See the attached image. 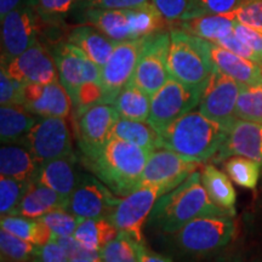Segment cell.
<instances>
[{
  "instance_id": "1",
  "label": "cell",
  "mask_w": 262,
  "mask_h": 262,
  "mask_svg": "<svg viewBox=\"0 0 262 262\" xmlns=\"http://www.w3.org/2000/svg\"><path fill=\"white\" fill-rule=\"evenodd\" d=\"M212 215L233 214L211 201L203 186L202 172L196 170L181 185L160 196L148 220L165 233H176L194 219Z\"/></svg>"
},
{
  "instance_id": "2",
  "label": "cell",
  "mask_w": 262,
  "mask_h": 262,
  "mask_svg": "<svg viewBox=\"0 0 262 262\" xmlns=\"http://www.w3.org/2000/svg\"><path fill=\"white\" fill-rule=\"evenodd\" d=\"M149 150L119 139L108 140L89 156L85 164L118 196H125L139 188Z\"/></svg>"
},
{
  "instance_id": "3",
  "label": "cell",
  "mask_w": 262,
  "mask_h": 262,
  "mask_svg": "<svg viewBox=\"0 0 262 262\" xmlns=\"http://www.w3.org/2000/svg\"><path fill=\"white\" fill-rule=\"evenodd\" d=\"M227 135L228 129L220 123L192 111L166 127L160 135V147L202 164L215 157Z\"/></svg>"
},
{
  "instance_id": "4",
  "label": "cell",
  "mask_w": 262,
  "mask_h": 262,
  "mask_svg": "<svg viewBox=\"0 0 262 262\" xmlns=\"http://www.w3.org/2000/svg\"><path fill=\"white\" fill-rule=\"evenodd\" d=\"M168 68L172 79L204 89L215 71L209 41L182 29H170Z\"/></svg>"
},
{
  "instance_id": "5",
  "label": "cell",
  "mask_w": 262,
  "mask_h": 262,
  "mask_svg": "<svg viewBox=\"0 0 262 262\" xmlns=\"http://www.w3.org/2000/svg\"><path fill=\"white\" fill-rule=\"evenodd\" d=\"M203 90L170 78L165 85L150 96V111L147 122L162 135L169 125L199 106Z\"/></svg>"
},
{
  "instance_id": "6",
  "label": "cell",
  "mask_w": 262,
  "mask_h": 262,
  "mask_svg": "<svg viewBox=\"0 0 262 262\" xmlns=\"http://www.w3.org/2000/svg\"><path fill=\"white\" fill-rule=\"evenodd\" d=\"M234 232L233 215L202 216L176 232V242L189 253L206 254L226 247Z\"/></svg>"
},
{
  "instance_id": "7",
  "label": "cell",
  "mask_w": 262,
  "mask_h": 262,
  "mask_svg": "<svg viewBox=\"0 0 262 262\" xmlns=\"http://www.w3.org/2000/svg\"><path fill=\"white\" fill-rule=\"evenodd\" d=\"M48 24L34 4H19L2 19V63L17 57L38 41Z\"/></svg>"
},
{
  "instance_id": "8",
  "label": "cell",
  "mask_w": 262,
  "mask_h": 262,
  "mask_svg": "<svg viewBox=\"0 0 262 262\" xmlns=\"http://www.w3.org/2000/svg\"><path fill=\"white\" fill-rule=\"evenodd\" d=\"M169 44L170 31L155 33L143 38L142 50L130 83L149 96L155 95L171 78L168 68Z\"/></svg>"
},
{
  "instance_id": "9",
  "label": "cell",
  "mask_w": 262,
  "mask_h": 262,
  "mask_svg": "<svg viewBox=\"0 0 262 262\" xmlns=\"http://www.w3.org/2000/svg\"><path fill=\"white\" fill-rule=\"evenodd\" d=\"M166 191L159 186H145L135 189L118 203L108 220L118 231L126 232L139 243L145 244L142 228L149 219L156 203Z\"/></svg>"
},
{
  "instance_id": "10",
  "label": "cell",
  "mask_w": 262,
  "mask_h": 262,
  "mask_svg": "<svg viewBox=\"0 0 262 262\" xmlns=\"http://www.w3.org/2000/svg\"><path fill=\"white\" fill-rule=\"evenodd\" d=\"M25 141L40 164L73 156L71 131L66 118L39 117Z\"/></svg>"
},
{
  "instance_id": "11",
  "label": "cell",
  "mask_w": 262,
  "mask_h": 262,
  "mask_svg": "<svg viewBox=\"0 0 262 262\" xmlns=\"http://www.w3.org/2000/svg\"><path fill=\"white\" fill-rule=\"evenodd\" d=\"M241 89V84L215 68L203 90L199 111L229 130L237 120L235 107Z\"/></svg>"
},
{
  "instance_id": "12",
  "label": "cell",
  "mask_w": 262,
  "mask_h": 262,
  "mask_svg": "<svg viewBox=\"0 0 262 262\" xmlns=\"http://www.w3.org/2000/svg\"><path fill=\"white\" fill-rule=\"evenodd\" d=\"M199 165L201 163L191 162L172 150L159 147L149 153L139 188L159 186L168 193L181 185L192 172L196 171Z\"/></svg>"
},
{
  "instance_id": "13",
  "label": "cell",
  "mask_w": 262,
  "mask_h": 262,
  "mask_svg": "<svg viewBox=\"0 0 262 262\" xmlns=\"http://www.w3.org/2000/svg\"><path fill=\"white\" fill-rule=\"evenodd\" d=\"M52 56L56 62L58 78L64 89L75 101L80 86L86 81L101 83V68L90 60L79 48L68 40L55 45Z\"/></svg>"
},
{
  "instance_id": "14",
  "label": "cell",
  "mask_w": 262,
  "mask_h": 262,
  "mask_svg": "<svg viewBox=\"0 0 262 262\" xmlns=\"http://www.w3.org/2000/svg\"><path fill=\"white\" fill-rule=\"evenodd\" d=\"M119 201L100 179L79 173L67 210L83 219H108Z\"/></svg>"
},
{
  "instance_id": "15",
  "label": "cell",
  "mask_w": 262,
  "mask_h": 262,
  "mask_svg": "<svg viewBox=\"0 0 262 262\" xmlns=\"http://www.w3.org/2000/svg\"><path fill=\"white\" fill-rule=\"evenodd\" d=\"M143 39L118 42L112 55L101 68V85L104 90V103H112L118 94L133 79L142 50Z\"/></svg>"
},
{
  "instance_id": "16",
  "label": "cell",
  "mask_w": 262,
  "mask_h": 262,
  "mask_svg": "<svg viewBox=\"0 0 262 262\" xmlns=\"http://www.w3.org/2000/svg\"><path fill=\"white\" fill-rule=\"evenodd\" d=\"M2 68L24 84H48L60 80L52 52L39 40L17 57L2 63Z\"/></svg>"
},
{
  "instance_id": "17",
  "label": "cell",
  "mask_w": 262,
  "mask_h": 262,
  "mask_svg": "<svg viewBox=\"0 0 262 262\" xmlns=\"http://www.w3.org/2000/svg\"><path fill=\"white\" fill-rule=\"evenodd\" d=\"M120 116L112 103H98L78 114V141L84 156H89L112 139Z\"/></svg>"
},
{
  "instance_id": "18",
  "label": "cell",
  "mask_w": 262,
  "mask_h": 262,
  "mask_svg": "<svg viewBox=\"0 0 262 262\" xmlns=\"http://www.w3.org/2000/svg\"><path fill=\"white\" fill-rule=\"evenodd\" d=\"M73 101L60 80L48 84H26L24 106L38 117L67 118L72 112Z\"/></svg>"
},
{
  "instance_id": "19",
  "label": "cell",
  "mask_w": 262,
  "mask_h": 262,
  "mask_svg": "<svg viewBox=\"0 0 262 262\" xmlns=\"http://www.w3.org/2000/svg\"><path fill=\"white\" fill-rule=\"evenodd\" d=\"M244 157L262 165V124L237 119L229 127L224 145L215 155V162Z\"/></svg>"
},
{
  "instance_id": "20",
  "label": "cell",
  "mask_w": 262,
  "mask_h": 262,
  "mask_svg": "<svg viewBox=\"0 0 262 262\" xmlns=\"http://www.w3.org/2000/svg\"><path fill=\"white\" fill-rule=\"evenodd\" d=\"M209 52L217 71L241 85L262 84V63L248 60L227 49L209 41Z\"/></svg>"
},
{
  "instance_id": "21",
  "label": "cell",
  "mask_w": 262,
  "mask_h": 262,
  "mask_svg": "<svg viewBox=\"0 0 262 262\" xmlns=\"http://www.w3.org/2000/svg\"><path fill=\"white\" fill-rule=\"evenodd\" d=\"M40 163L27 145L3 143L0 148V175L18 181H37Z\"/></svg>"
},
{
  "instance_id": "22",
  "label": "cell",
  "mask_w": 262,
  "mask_h": 262,
  "mask_svg": "<svg viewBox=\"0 0 262 262\" xmlns=\"http://www.w3.org/2000/svg\"><path fill=\"white\" fill-rule=\"evenodd\" d=\"M67 40L79 48L100 68L108 61L118 44V41L89 24L72 28L68 33Z\"/></svg>"
},
{
  "instance_id": "23",
  "label": "cell",
  "mask_w": 262,
  "mask_h": 262,
  "mask_svg": "<svg viewBox=\"0 0 262 262\" xmlns=\"http://www.w3.org/2000/svg\"><path fill=\"white\" fill-rule=\"evenodd\" d=\"M79 173L74 165V157H61L40 164L37 181L70 199L77 186Z\"/></svg>"
},
{
  "instance_id": "24",
  "label": "cell",
  "mask_w": 262,
  "mask_h": 262,
  "mask_svg": "<svg viewBox=\"0 0 262 262\" xmlns=\"http://www.w3.org/2000/svg\"><path fill=\"white\" fill-rule=\"evenodd\" d=\"M68 204L70 199L58 194L42 183L34 181L28 187L14 215L40 219L41 216L56 209H68Z\"/></svg>"
},
{
  "instance_id": "25",
  "label": "cell",
  "mask_w": 262,
  "mask_h": 262,
  "mask_svg": "<svg viewBox=\"0 0 262 262\" xmlns=\"http://www.w3.org/2000/svg\"><path fill=\"white\" fill-rule=\"evenodd\" d=\"M235 22L227 14L202 15L179 21L171 27L179 28L204 40L217 42L233 34Z\"/></svg>"
},
{
  "instance_id": "26",
  "label": "cell",
  "mask_w": 262,
  "mask_h": 262,
  "mask_svg": "<svg viewBox=\"0 0 262 262\" xmlns=\"http://www.w3.org/2000/svg\"><path fill=\"white\" fill-rule=\"evenodd\" d=\"M85 21L118 42L134 40L127 10L85 8Z\"/></svg>"
},
{
  "instance_id": "27",
  "label": "cell",
  "mask_w": 262,
  "mask_h": 262,
  "mask_svg": "<svg viewBox=\"0 0 262 262\" xmlns=\"http://www.w3.org/2000/svg\"><path fill=\"white\" fill-rule=\"evenodd\" d=\"M38 118L21 104L0 108V139L3 143L19 142L27 137Z\"/></svg>"
},
{
  "instance_id": "28",
  "label": "cell",
  "mask_w": 262,
  "mask_h": 262,
  "mask_svg": "<svg viewBox=\"0 0 262 262\" xmlns=\"http://www.w3.org/2000/svg\"><path fill=\"white\" fill-rule=\"evenodd\" d=\"M112 139L126 141L149 152L160 147V135L148 122H139L122 117L114 124Z\"/></svg>"
},
{
  "instance_id": "29",
  "label": "cell",
  "mask_w": 262,
  "mask_h": 262,
  "mask_svg": "<svg viewBox=\"0 0 262 262\" xmlns=\"http://www.w3.org/2000/svg\"><path fill=\"white\" fill-rule=\"evenodd\" d=\"M2 229L16 237L25 239L35 247H41L49 242L54 241V234L48 226L39 219H29L21 215L2 216Z\"/></svg>"
},
{
  "instance_id": "30",
  "label": "cell",
  "mask_w": 262,
  "mask_h": 262,
  "mask_svg": "<svg viewBox=\"0 0 262 262\" xmlns=\"http://www.w3.org/2000/svg\"><path fill=\"white\" fill-rule=\"evenodd\" d=\"M119 231L108 219H83L73 237L89 250L97 251L117 237Z\"/></svg>"
},
{
  "instance_id": "31",
  "label": "cell",
  "mask_w": 262,
  "mask_h": 262,
  "mask_svg": "<svg viewBox=\"0 0 262 262\" xmlns=\"http://www.w3.org/2000/svg\"><path fill=\"white\" fill-rule=\"evenodd\" d=\"M202 182L211 201L222 209L235 214L234 205L237 194L229 176L220 171L214 165H205L202 170Z\"/></svg>"
},
{
  "instance_id": "32",
  "label": "cell",
  "mask_w": 262,
  "mask_h": 262,
  "mask_svg": "<svg viewBox=\"0 0 262 262\" xmlns=\"http://www.w3.org/2000/svg\"><path fill=\"white\" fill-rule=\"evenodd\" d=\"M113 106L122 118L147 122L150 111V96L136 85L129 83L118 94Z\"/></svg>"
},
{
  "instance_id": "33",
  "label": "cell",
  "mask_w": 262,
  "mask_h": 262,
  "mask_svg": "<svg viewBox=\"0 0 262 262\" xmlns=\"http://www.w3.org/2000/svg\"><path fill=\"white\" fill-rule=\"evenodd\" d=\"M141 244L126 232L119 231L113 241L101 249L100 258L102 262H140Z\"/></svg>"
},
{
  "instance_id": "34",
  "label": "cell",
  "mask_w": 262,
  "mask_h": 262,
  "mask_svg": "<svg viewBox=\"0 0 262 262\" xmlns=\"http://www.w3.org/2000/svg\"><path fill=\"white\" fill-rule=\"evenodd\" d=\"M225 170L229 179L238 186L255 189L260 180L261 164L244 157H231L225 163Z\"/></svg>"
},
{
  "instance_id": "35",
  "label": "cell",
  "mask_w": 262,
  "mask_h": 262,
  "mask_svg": "<svg viewBox=\"0 0 262 262\" xmlns=\"http://www.w3.org/2000/svg\"><path fill=\"white\" fill-rule=\"evenodd\" d=\"M235 117L237 119L262 124V84L242 85Z\"/></svg>"
},
{
  "instance_id": "36",
  "label": "cell",
  "mask_w": 262,
  "mask_h": 262,
  "mask_svg": "<svg viewBox=\"0 0 262 262\" xmlns=\"http://www.w3.org/2000/svg\"><path fill=\"white\" fill-rule=\"evenodd\" d=\"M34 244L0 229V251L3 262H32L35 254Z\"/></svg>"
},
{
  "instance_id": "37",
  "label": "cell",
  "mask_w": 262,
  "mask_h": 262,
  "mask_svg": "<svg viewBox=\"0 0 262 262\" xmlns=\"http://www.w3.org/2000/svg\"><path fill=\"white\" fill-rule=\"evenodd\" d=\"M32 182L18 181V180L0 178V214L2 216L14 215L16 209L27 192Z\"/></svg>"
},
{
  "instance_id": "38",
  "label": "cell",
  "mask_w": 262,
  "mask_h": 262,
  "mask_svg": "<svg viewBox=\"0 0 262 262\" xmlns=\"http://www.w3.org/2000/svg\"><path fill=\"white\" fill-rule=\"evenodd\" d=\"M83 0H35L34 6L49 26L62 24Z\"/></svg>"
},
{
  "instance_id": "39",
  "label": "cell",
  "mask_w": 262,
  "mask_h": 262,
  "mask_svg": "<svg viewBox=\"0 0 262 262\" xmlns=\"http://www.w3.org/2000/svg\"><path fill=\"white\" fill-rule=\"evenodd\" d=\"M39 220L50 228L55 239L56 237L73 235L81 217L72 214L67 209H56V210H52L41 216Z\"/></svg>"
},
{
  "instance_id": "40",
  "label": "cell",
  "mask_w": 262,
  "mask_h": 262,
  "mask_svg": "<svg viewBox=\"0 0 262 262\" xmlns=\"http://www.w3.org/2000/svg\"><path fill=\"white\" fill-rule=\"evenodd\" d=\"M227 15L239 24L249 26L262 33V0H243Z\"/></svg>"
},
{
  "instance_id": "41",
  "label": "cell",
  "mask_w": 262,
  "mask_h": 262,
  "mask_svg": "<svg viewBox=\"0 0 262 262\" xmlns=\"http://www.w3.org/2000/svg\"><path fill=\"white\" fill-rule=\"evenodd\" d=\"M243 0H191L186 18L202 15L228 14L232 12Z\"/></svg>"
},
{
  "instance_id": "42",
  "label": "cell",
  "mask_w": 262,
  "mask_h": 262,
  "mask_svg": "<svg viewBox=\"0 0 262 262\" xmlns=\"http://www.w3.org/2000/svg\"><path fill=\"white\" fill-rule=\"evenodd\" d=\"M98 103H104V90L98 81H86L80 86L73 106L79 114L88 108Z\"/></svg>"
},
{
  "instance_id": "43",
  "label": "cell",
  "mask_w": 262,
  "mask_h": 262,
  "mask_svg": "<svg viewBox=\"0 0 262 262\" xmlns=\"http://www.w3.org/2000/svg\"><path fill=\"white\" fill-rule=\"evenodd\" d=\"M25 85L26 84L10 77L2 68V72H0V103L2 106H8V104H21L22 106Z\"/></svg>"
},
{
  "instance_id": "44",
  "label": "cell",
  "mask_w": 262,
  "mask_h": 262,
  "mask_svg": "<svg viewBox=\"0 0 262 262\" xmlns=\"http://www.w3.org/2000/svg\"><path fill=\"white\" fill-rule=\"evenodd\" d=\"M152 4L170 24V27L185 19L191 0H152ZM171 29V28H170Z\"/></svg>"
},
{
  "instance_id": "45",
  "label": "cell",
  "mask_w": 262,
  "mask_h": 262,
  "mask_svg": "<svg viewBox=\"0 0 262 262\" xmlns=\"http://www.w3.org/2000/svg\"><path fill=\"white\" fill-rule=\"evenodd\" d=\"M32 262H70V257L57 242L51 241L37 247Z\"/></svg>"
},
{
  "instance_id": "46",
  "label": "cell",
  "mask_w": 262,
  "mask_h": 262,
  "mask_svg": "<svg viewBox=\"0 0 262 262\" xmlns=\"http://www.w3.org/2000/svg\"><path fill=\"white\" fill-rule=\"evenodd\" d=\"M234 35L253 50L262 60V33L243 24L235 22Z\"/></svg>"
},
{
  "instance_id": "47",
  "label": "cell",
  "mask_w": 262,
  "mask_h": 262,
  "mask_svg": "<svg viewBox=\"0 0 262 262\" xmlns=\"http://www.w3.org/2000/svg\"><path fill=\"white\" fill-rule=\"evenodd\" d=\"M58 244L63 248L66 254L70 258H96L100 257V253L97 251L89 250L84 247L83 244L75 239L73 235L68 237H56L54 239Z\"/></svg>"
},
{
  "instance_id": "48",
  "label": "cell",
  "mask_w": 262,
  "mask_h": 262,
  "mask_svg": "<svg viewBox=\"0 0 262 262\" xmlns=\"http://www.w3.org/2000/svg\"><path fill=\"white\" fill-rule=\"evenodd\" d=\"M150 3L152 0H83L85 8L103 10H130Z\"/></svg>"
},
{
  "instance_id": "49",
  "label": "cell",
  "mask_w": 262,
  "mask_h": 262,
  "mask_svg": "<svg viewBox=\"0 0 262 262\" xmlns=\"http://www.w3.org/2000/svg\"><path fill=\"white\" fill-rule=\"evenodd\" d=\"M215 44L220 45V47L227 49V50L232 51V52H234V54L239 55V56L248 58V60L258 62V63H262L261 58L258 57L250 48L247 47L243 41L239 40V39L234 35V33L232 35H229V37L222 39V40H219L217 42H215Z\"/></svg>"
},
{
  "instance_id": "50",
  "label": "cell",
  "mask_w": 262,
  "mask_h": 262,
  "mask_svg": "<svg viewBox=\"0 0 262 262\" xmlns=\"http://www.w3.org/2000/svg\"><path fill=\"white\" fill-rule=\"evenodd\" d=\"M140 262H172L170 258H166L158 255L153 251L148 250L145 244H141L140 247Z\"/></svg>"
},
{
  "instance_id": "51",
  "label": "cell",
  "mask_w": 262,
  "mask_h": 262,
  "mask_svg": "<svg viewBox=\"0 0 262 262\" xmlns=\"http://www.w3.org/2000/svg\"><path fill=\"white\" fill-rule=\"evenodd\" d=\"M21 4V0H0V17L2 19Z\"/></svg>"
},
{
  "instance_id": "52",
  "label": "cell",
  "mask_w": 262,
  "mask_h": 262,
  "mask_svg": "<svg viewBox=\"0 0 262 262\" xmlns=\"http://www.w3.org/2000/svg\"><path fill=\"white\" fill-rule=\"evenodd\" d=\"M70 262H102L100 257L96 258H70Z\"/></svg>"
},
{
  "instance_id": "53",
  "label": "cell",
  "mask_w": 262,
  "mask_h": 262,
  "mask_svg": "<svg viewBox=\"0 0 262 262\" xmlns=\"http://www.w3.org/2000/svg\"><path fill=\"white\" fill-rule=\"evenodd\" d=\"M2 262H3V261H2Z\"/></svg>"
}]
</instances>
